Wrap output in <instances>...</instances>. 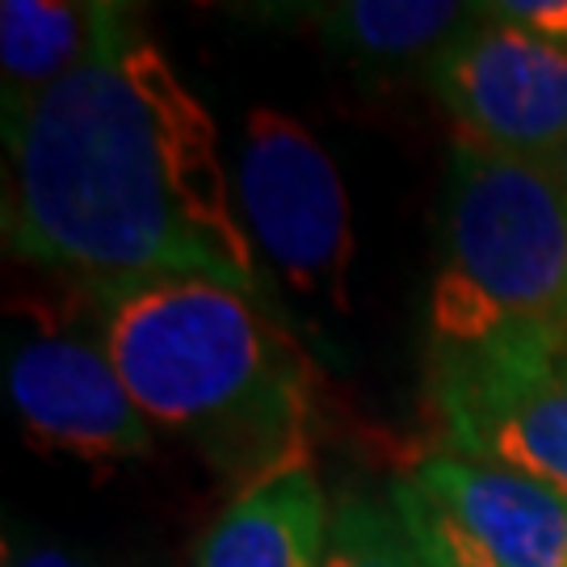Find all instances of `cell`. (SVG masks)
Returning a JSON list of instances; mask_svg holds the SVG:
<instances>
[{"label":"cell","mask_w":567,"mask_h":567,"mask_svg":"<svg viewBox=\"0 0 567 567\" xmlns=\"http://www.w3.org/2000/svg\"><path fill=\"white\" fill-rule=\"evenodd\" d=\"M4 386L25 446L47 458L114 471L156 454V429L122 386L102 328L89 337L76 320H51V311H42L30 332L9 344Z\"/></svg>","instance_id":"obj_5"},{"label":"cell","mask_w":567,"mask_h":567,"mask_svg":"<svg viewBox=\"0 0 567 567\" xmlns=\"http://www.w3.org/2000/svg\"><path fill=\"white\" fill-rule=\"evenodd\" d=\"M4 567H93V564L72 559V555H68V550H60V547H42V550H25L21 559H9Z\"/></svg>","instance_id":"obj_15"},{"label":"cell","mask_w":567,"mask_h":567,"mask_svg":"<svg viewBox=\"0 0 567 567\" xmlns=\"http://www.w3.org/2000/svg\"><path fill=\"white\" fill-rule=\"evenodd\" d=\"M433 349H567V173L454 140L442 265L429 295Z\"/></svg>","instance_id":"obj_3"},{"label":"cell","mask_w":567,"mask_h":567,"mask_svg":"<svg viewBox=\"0 0 567 567\" xmlns=\"http://www.w3.org/2000/svg\"><path fill=\"white\" fill-rule=\"evenodd\" d=\"M320 567H421L395 505L370 496H341L328 522V547Z\"/></svg>","instance_id":"obj_12"},{"label":"cell","mask_w":567,"mask_h":567,"mask_svg":"<svg viewBox=\"0 0 567 567\" xmlns=\"http://www.w3.org/2000/svg\"><path fill=\"white\" fill-rule=\"evenodd\" d=\"M433 93L454 118V140L526 161L567 152V51L484 13L429 60Z\"/></svg>","instance_id":"obj_7"},{"label":"cell","mask_w":567,"mask_h":567,"mask_svg":"<svg viewBox=\"0 0 567 567\" xmlns=\"http://www.w3.org/2000/svg\"><path fill=\"white\" fill-rule=\"evenodd\" d=\"M484 13L513 21L567 51V0H496V4H484Z\"/></svg>","instance_id":"obj_14"},{"label":"cell","mask_w":567,"mask_h":567,"mask_svg":"<svg viewBox=\"0 0 567 567\" xmlns=\"http://www.w3.org/2000/svg\"><path fill=\"white\" fill-rule=\"evenodd\" d=\"M97 328L143 421L185 437L224 480L307 471L311 362L257 295L206 278L97 286Z\"/></svg>","instance_id":"obj_2"},{"label":"cell","mask_w":567,"mask_h":567,"mask_svg":"<svg viewBox=\"0 0 567 567\" xmlns=\"http://www.w3.org/2000/svg\"><path fill=\"white\" fill-rule=\"evenodd\" d=\"M433 400L454 454L508 466L567 501V349H433Z\"/></svg>","instance_id":"obj_6"},{"label":"cell","mask_w":567,"mask_h":567,"mask_svg":"<svg viewBox=\"0 0 567 567\" xmlns=\"http://www.w3.org/2000/svg\"><path fill=\"white\" fill-rule=\"evenodd\" d=\"M126 13L118 4L4 0L0 4V105L4 122L51 93L102 51Z\"/></svg>","instance_id":"obj_10"},{"label":"cell","mask_w":567,"mask_h":567,"mask_svg":"<svg viewBox=\"0 0 567 567\" xmlns=\"http://www.w3.org/2000/svg\"><path fill=\"white\" fill-rule=\"evenodd\" d=\"M412 484L501 567H567V501L508 466L429 454Z\"/></svg>","instance_id":"obj_8"},{"label":"cell","mask_w":567,"mask_h":567,"mask_svg":"<svg viewBox=\"0 0 567 567\" xmlns=\"http://www.w3.org/2000/svg\"><path fill=\"white\" fill-rule=\"evenodd\" d=\"M475 4L450 0H344L324 4L316 25L332 51L358 63H408L437 55L471 25Z\"/></svg>","instance_id":"obj_11"},{"label":"cell","mask_w":567,"mask_h":567,"mask_svg":"<svg viewBox=\"0 0 567 567\" xmlns=\"http://www.w3.org/2000/svg\"><path fill=\"white\" fill-rule=\"evenodd\" d=\"M9 252L97 286L206 278L261 295L219 131L131 18L102 51L4 122Z\"/></svg>","instance_id":"obj_1"},{"label":"cell","mask_w":567,"mask_h":567,"mask_svg":"<svg viewBox=\"0 0 567 567\" xmlns=\"http://www.w3.org/2000/svg\"><path fill=\"white\" fill-rule=\"evenodd\" d=\"M559 164H564V173H567V152H564V161H559Z\"/></svg>","instance_id":"obj_16"},{"label":"cell","mask_w":567,"mask_h":567,"mask_svg":"<svg viewBox=\"0 0 567 567\" xmlns=\"http://www.w3.org/2000/svg\"><path fill=\"white\" fill-rule=\"evenodd\" d=\"M328 501L311 471L236 492L206 529L194 567H320L328 547Z\"/></svg>","instance_id":"obj_9"},{"label":"cell","mask_w":567,"mask_h":567,"mask_svg":"<svg viewBox=\"0 0 567 567\" xmlns=\"http://www.w3.org/2000/svg\"><path fill=\"white\" fill-rule=\"evenodd\" d=\"M391 505H395L412 547L421 555V567H501L463 526H454L412 480H400L391 487Z\"/></svg>","instance_id":"obj_13"},{"label":"cell","mask_w":567,"mask_h":567,"mask_svg":"<svg viewBox=\"0 0 567 567\" xmlns=\"http://www.w3.org/2000/svg\"><path fill=\"white\" fill-rule=\"evenodd\" d=\"M236 198L265 261L303 299L344 307L353 261L349 203L320 140L299 118L257 105L244 118Z\"/></svg>","instance_id":"obj_4"}]
</instances>
